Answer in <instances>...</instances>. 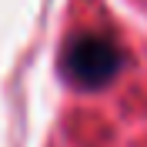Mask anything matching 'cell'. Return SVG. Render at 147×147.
<instances>
[{
	"label": "cell",
	"instance_id": "1",
	"mask_svg": "<svg viewBox=\"0 0 147 147\" xmlns=\"http://www.w3.org/2000/svg\"><path fill=\"white\" fill-rule=\"evenodd\" d=\"M60 64H64V74L70 84H77L84 90H100L120 74L124 50L104 34H80L67 44Z\"/></svg>",
	"mask_w": 147,
	"mask_h": 147
}]
</instances>
